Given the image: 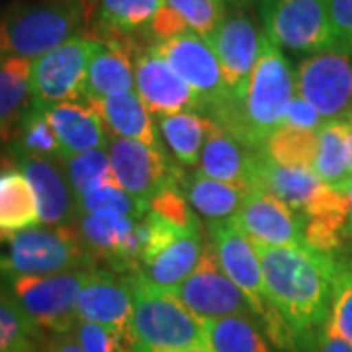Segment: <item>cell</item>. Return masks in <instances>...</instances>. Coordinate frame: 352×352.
<instances>
[{"mask_svg": "<svg viewBox=\"0 0 352 352\" xmlns=\"http://www.w3.org/2000/svg\"><path fill=\"white\" fill-rule=\"evenodd\" d=\"M252 245L261 261L268 302L289 329L298 352L317 351L331 315L340 252L317 251L307 243Z\"/></svg>", "mask_w": 352, "mask_h": 352, "instance_id": "6da1fadb", "label": "cell"}, {"mask_svg": "<svg viewBox=\"0 0 352 352\" xmlns=\"http://www.w3.org/2000/svg\"><path fill=\"white\" fill-rule=\"evenodd\" d=\"M294 96L296 73L292 63L270 39L264 38L245 98L237 106L217 110L208 118L235 135L245 147L263 149L266 139L282 127Z\"/></svg>", "mask_w": 352, "mask_h": 352, "instance_id": "7a4b0ae2", "label": "cell"}, {"mask_svg": "<svg viewBox=\"0 0 352 352\" xmlns=\"http://www.w3.org/2000/svg\"><path fill=\"white\" fill-rule=\"evenodd\" d=\"M94 0H14L0 16V57L36 61L92 24Z\"/></svg>", "mask_w": 352, "mask_h": 352, "instance_id": "3957f363", "label": "cell"}, {"mask_svg": "<svg viewBox=\"0 0 352 352\" xmlns=\"http://www.w3.org/2000/svg\"><path fill=\"white\" fill-rule=\"evenodd\" d=\"M133 280L131 337L135 352H180L210 349L200 317L168 289L157 288L143 278Z\"/></svg>", "mask_w": 352, "mask_h": 352, "instance_id": "277c9868", "label": "cell"}, {"mask_svg": "<svg viewBox=\"0 0 352 352\" xmlns=\"http://www.w3.org/2000/svg\"><path fill=\"white\" fill-rule=\"evenodd\" d=\"M98 268L75 226H36L0 233V278L41 276Z\"/></svg>", "mask_w": 352, "mask_h": 352, "instance_id": "5b68a950", "label": "cell"}, {"mask_svg": "<svg viewBox=\"0 0 352 352\" xmlns=\"http://www.w3.org/2000/svg\"><path fill=\"white\" fill-rule=\"evenodd\" d=\"M208 233L210 245L221 268L231 278V282L247 296L256 323L268 335V339L272 340V344L282 351L298 352L289 329L268 302L263 268L254 245L231 221H212L208 223Z\"/></svg>", "mask_w": 352, "mask_h": 352, "instance_id": "8992f818", "label": "cell"}, {"mask_svg": "<svg viewBox=\"0 0 352 352\" xmlns=\"http://www.w3.org/2000/svg\"><path fill=\"white\" fill-rule=\"evenodd\" d=\"M92 268L4 280V288L43 333L69 335L78 323L76 300Z\"/></svg>", "mask_w": 352, "mask_h": 352, "instance_id": "52a82bcc", "label": "cell"}, {"mask_svg": "<svg viewBox=\"0 0 352 352\" xmlns=\"http://www.w3.org/2000/svg\"><path fill=\"white\" fill-rule=\"evenodd\" d=\"M263 34L276 47L298 53L340 50L327 0H258Z\"/></svg>", "mask_w": 352, "mask_h": 352, "instance_id": "ba28073f", "label": "cell"}, {"mask_svg": "<svg viewBox=\"0 0 352 352\" xmlns=\"http://www.w3.org/2000/svg\"><path fill=\"white\" fill-rule=\"evenodd\" d=\"M100 43L90 36H76L32 61V104L50 108L80 98L88 65Z\"/></svg>", "mask_w": 352, "mask_h": 352, "instance_id": "9c48e42d", "label": "cell"}, {"mask_svg": "<svg viewBox=\"0 0 352 352\" xmlns=\"http://www.w3.org/2000/svg\"><path fill=\"white\" fill-rule=\"evenodd\" d=\"M296 94L309 102L323 122L342 120L352 104L351 53L327 50L305 57L296 71Z\"/></svg>", "mask_w": 352, "mask_h": 352, "instance_id": "30bf717a", "label": "cell"}, {"mask_svg": "<svg viewBox=\"0 0 352 352\" xmlns=\"http://www.w3.org/2000/svg\"><path fill=\"white\" fill-rule=\"evenodd\" d=\"M263 39L264 36L258 32L256 24L243 12L227 14L223 22L208 38V43L212 45L221 67L227 92V102L223 106L215 108L214 112L223 108H233L245 98L252 69L261 55Z\"/></svg>", "mask_w": 352, "mask_h": 352, "instance_id": "8fae6325", "label": "cell"}, {"mask_svg": "<svg viewBox=\"0 0 352 352\" xmlns=\"http://www.w3.org/2000/svg\"><path fill=\"white\" fill-rule=\"evenodd\" d=\"M168 292L200 319H217L229 315H245L254 319L251 302L227 276L212 245L206 247L194 272Z\"/></svg>", "mask_w": 352, "mask_h": 352, "instance_id": "7c38bea8", "label": "cell"}, {"mask_svg": "<svg viewBox=\"0 0 352 352\" xmlns=\"http://www.w3.org/2000/svg\"><path fill=\"white\" fill-rule=\"evenodd\" d=\"M149 50L161 55L176 75L200 96L204 112H214L215 108L226 104L227 92L221 67L208 39L194 32H186L173 39L153 43Z\"/></svg>", "mask_w": 352, "mask_h": 352, "instance_id": "4fadbf2b", "label": "cell"}, {"mask_svg": "<svg viewBox=\"0 0 352 352\" xmlns=\"http://www.w3.org/2000/svg\"><path fill=\"white\" fill-rule=\"evenodd\" d=\"M108 157L116 182L147 204L161 190L178 182L180 166L168 157V153L135 139L112 138L108 141Z\"/></svg>", "mask_w": 352, "mask_h": 352, "instance_id": "5bb4252c", "label": "cell"}, {"mask_svg": "<svg viewBox=\"0 0 352 352\" xmlns=\"http://www.w3.org/2000/svg\"><path fill=\"white\" fill-rule=\"evenodd\" d=\"M256 245L294 247L305 243V223L289 206L261 190H247L239 212L229 219Z\"/></svg>", "mask_w": 352, "mask_h": 352, "instance_id": "9a60e30c", "label": "cell"}, {"mask_svg": "<svg viewBox=\"0 0 352 352\" xmlns=\"http://www.w3.org/2000/svg\"><path fill=\"white\" fill-rule=\"evenodd\" d=\"M36 196L39 226H75L76 198L63 159L10 153Z\"/></svg>", "mask_w": 352, "mask_h": 352, "instance_id": "2e32d148", "label": "cell"}, {"mask_svg": "<svg viewBox=\"0 0 352 352\" xmlns=\"http://www.w3.org/2000/svg\"><path fill=\"white\" fill-rule=\"evenodd\" d=\"M133 280L106 268H92L76 300V319L131 337ZM133 339V337H131Z\"/></svg>", "mask_w": 352, "mask_h": 352, "instance_id": "e0dca14e", "label": "cell"}, {"mask_svg": "<svg viewBox=\"0 0 352 352\" xmlns=\"http://www.w3.org/2000/svg\"><path fill=\"white\" fill-rule=\"evenodd\" d=\"M135 67V92L149 108V112L168 116L176 112H204L200 96L176 75L173 67L149 47L133 57Z\"/></svg>", "mask_w": 352, "mask_h": 352, "instance_id": "ac0fdd59", "label": "cell"}, {"mask_svg": "<svg viewBox=\"0 0 352 352\" xmlns=\"http://www.w3.org/2000/svg\"><path fill=\"white\" fill-rule=\"evenodd\" d=\"M164 4L166 0H94L96 39L118 43L138 55L135 36H149L153 20Z\"/></svg>", "mask_w": 352, "mask_h": 352, "instance_id": "d6986e66", "label": "cell"}, {"mask_svg": "<svg viewBox=\"0 0 352 352\" xmlns=\"http://www.w3.org/2000/svg\"><path fill=\"white\" fill-rule=\"evenodd\" d=\"M61 145L63 157L108 147V133L94 102L87 98L61 102L43 108Z\"/></svg>", "mask_w": 352, "mask_h": 352, "instance_id": "ffe728a7", "label": "cell"}, {"mask_svg": "<svg viewBox=\"0 0 352 352\" xmlns=\"http://www.w3.org/2000/svg\"><path fill=\"white\" fill-rule=\"evenodd\" d=\"M206 247L201 227L180 229L173 239L166 241L143 263L138 276L157 288H176L194 272Z\"/></svg>", "mask_w": 352, "mask_h": 352, "instance_id": "44dd1931", "label": "cell"}, {"mask_svg": "<svg viewBox=\"0 0 352 352\" xmlns=\"http://www.w3.org/2000/svg\"><path fill=\"white\" fill-rule=\"evenodd\" d=\"M254 151L256 149L245 147L235 135L214 122L201 147L198 170L214 180L247 190V176Z\"/></svg>", "mask_w": 352, "mask_h": 352, "instance_id": "7402d4cb", "label": "cell"}, {"mask_svg": "<svg viewBox=\"0 0 352 352\" xmlns=\"http://www.w3.org/2000/svg\"><path fill=\"white\" fill-rule=\"evenodd\" d=\"M94 104L100 112L106 129L112 133V138L135 139L149 147L164 151L159 127L153 122L149 108L143 104L135 90L112 94Z\"/></svg>", "mask_w": 352, "mask_h": 352, "instance_id": "603a6c76", "label": "cell"}, {"mask_svg": "<svg viewBox=\"0 0 352 352\" xmlns=\"http://www.w3.org/2000/svg\"><path fill=\"white\" fill-rule=\"evenodd\" d=\"M178 186L184 198L188 200L190 208L200 214L208 223L212 221H229L239 212L243 198L247 190L233 186L227 182H219L210 176L201 175L200 170L182 168L178 170Z\"/></svg>", "mask_w": 352, "mask_h": 352, "instance_id": "cb8c5ba5", "label": "cell"}, {"mask_svg": "<svg viewBox=\"0 0 352 352\" xmlns=\"http://www.w3.org/2000/svg\"><path fill=\"white\" fill-rule=\"evenodd\" d=\"M135 90V67L131 59V51L102 41L88 65L82 98L100 102L112 94Z\"/></svg>", "mask_w": 352, "mask_h": 352, "instance_id": "d4e9b609", "label": "cell"}, {"mask_svg": "<svg viewBox=\"0 0 352 352\" xmlns=\"http://www.w3.org/2000/svg\"><path fill=\"white\" fill-rule=\"evenodd\" d=\"M32 61L0 57V143L10 145L32 106Z\"/></svg>", "mask_w": 352, "mask_h": 352, "instance_id": "484cf974", "label": "cell"}, {"mask_svg": "<svg viewBox=\"0 0 352 352\" xmlns=\"http://www.w3.org/2000/svg\"><path fill=\"white\" fill-rule=\"evenodd\" d=\"M212 124V118L200 112H176L157 118L163 145L170 151L173 161L182 168L198 166L201 147Z\"/></svg>", "mask_w": 352, "mask_h": 352, "instance_id": "4316f807", "label": "cell"}, {"mask_svg": "<svg viewBox=\"0 0 352 352\" xmlns=\"http://www.w3.org/2000/svg\"><path fill=\"white\" fill-rule=\"evenodd\" d=\"M12 163V155L0 163V233L39 226L36 196L24 173Z\"/></svg>", "mask_w": 352, "mask_h": 352, "instance_id": "83f0119b", "label": "cell"}, {"mask_svg": "<svg viewBox=\"0 0 352 352\" xmlns=\"http://www.w3.org/2000/svg\"><path fill=\"white\" fill-rule=\"evenodd\" d=\"M314 173L327 186L346 192L349 170V124L344 120H329L317 129Z\"/></svg>", "mask_w": 352, "mask_h": 352, "instance_id": "f1b7e54d", "label": "cell"}, {"mask_svg": "<svg viewBox=\"0 0 352 352\" xmlns=\"http://www.w3.org/2000/svg\"><path fill=\"white\" fill-rule=\"evenodd\" d=\"M208 346L212 352H272L256 319L229 315L201 319Z\"/></svg>", "mask_w": 352, "mask_h": 352, "instance_id": "f546056e", "label": "cell"}, {"mask_svg": "<svg viewBox=\"0 0 352 352\" xmlns=\"http://www.w3.org/2000/svg\"><path fill=\"white\" fill-rule=\"evenodd\" d=\"M45 333L8 294H0V352H41Z\"/></svg>", "mask_w": 352, "mask_h": 352, "instance_id": "4dcf8cb0", "label": "cell"}, {"mask_svg": "<svg viewBox=\"0 0 352 352\" xmlns=\"http://www.w3.org/2000/svg\"><path fill=\"white\" fill-rule=\"evenodd\" d=\"M10 153L63 159L61 145L57 141V135H55L43 108H38L34 104L28 108V112L24 113V118L18 126L16 138L10 143Z\"/></svg>", "mask_w": 352, "mask_h": 352, "instance_id": "1f68e13d", "label": "cell"}, {"mask_svg": "<svg viewBox=\"0 0 352 352\" xmlns=\"http://www.w3.org/2000/svg\"><path fill=\"white\" fill-rule=\"evenodd\" d=\"M315 149H317V131L278 127L276 131L266 139L261 151L278 164L314 170Z\"/></svg>", "mask_w": 352, "mask_h": 352, "instance_id": "d6a6232c", "label": "cell"}, {"mask_svg": "<svg viewBox=\"0 0 352 352\" xmlns=\"http://www.w3.org/2000/svg\"><path fill=\"white\" fill-rule=\"evenodd\" d=\"M94 212H118L133 219H143L149 214V204L131 196L116 182V178H112L100 186L76 196V217Z\"/></svg>", "mask_w": 352, "mask_h": 352, "instance_id": "836d02e7", "label": "cell"}, {"mask_svg": "<svg viewBox=\"0 0 352 352\" xmlns=\"http://www.w3.org/2000/svg\"><path fill=\"white\" fill-rule=\"evenodd\" d=\"M63 164L75 192V198L78 194H85L113 178L108 147L73 155V157H63Z\"/></svg>", "mask_w": 352, "mask_h": 352, "instance_id": "e575fe53", "label": "cell"}, {"mask_svg": "<svg viewBox=\"0 0 352 352\" xmlns=\"http://www.w3.org/2000/svg\"><path fill=\"white\" fill-rule=\"evenodd\" d=\"M325 329L352 344V258L344 254H339L331 315Z\"/></svg>", "mask_w": 352, "mask_h": 352, "instance_id": "d590c367", "label": "cell"}, {"mask_svg": "<svg viewBox=\"0 0 352 352\" xmlns=\"http://www.w3.org/2000/svg\"><path fill=\"white\" fill-rule=\"evenodd\" d=\"M182 16L190 32L208 39L226 18V4L219 0H166Z\"/></svg>", "mask_w": 352, "mask_h": 352, "instance_id": "8d00e7d4", "label": "cell"}, {"mask_svg": "<svg viewBox=\"0 0 352 352\" xmlns=\"http://www.w3.org/2000/svg\"><path fill=\"white\" fill-rule=\"evenodd\" d=\"M71 335L85 352H135L131 337L96 323L78 321Z\"/></svg>", "mask_w": 352, "mask_h": 352, "instance_id": "74e56055", "label": "cell"}, {"mask_svg": "<svg viewBox=\"0 0 352 352\" xmlns=\"http://www.w3.org/2000/svg\"><path fill=\"white\" fill-rule=\"evenodd\" d=\"M149 212L163 217L166 221H170L173 226L182 227V229L200 227L196 215L190 208L188 200L184 198L182 190L178 186V182L163 188L149 201Z\"/></svg>", "mask_w": 352, "mask_h": 352, "instance_id": "f35d334b", "label": "cell"}, {"mask_svg": "<svg viewBox=\"0 0 352 352\" xmlns=\"http://www.w3.org/2000/svg\"><path fill=\"white\" fill-rule=\"evenodd\" d=\"M186 32H190V30L186 22L182 20V16L166 2L163 8L159 10V14L155 16L147 38H149V45H153V43L173 39L176 36H180V34H186Z\"/></svg>", "mask_w": 352, "mask_h": 352, "instance_id": "ab89813d", "label": "cell"}, {"mask_svg": "<svg viewBox=\"0 0 352 352\" xmlns=\"http://www.w3.org/2000/svg\"><path fill=\"white\" fill-rule=\"evenodd\" d=\"M323 126V118L317 113L314 106L309 102H305L302 96H294V100L289 102L282 127H292V129H302V131H317Z\"/></svg>", "mask_w": 352, "mask_h": 352, "instance_id": "60d3db41", "label": "cell"}, {"mask_svg": "<svg viewBox=\"0 0 352 352\" xmlns=\"http://www.w3.org/2000/svg\"><path fill=\"white\" fill-rule=\"evenodd\" d=\"M327 6L340 50L352 55V0H327Z\"/></svg>", "mask_w": 352, "mask_h": 352, "instance_id": "b9f144b4", "label": "cell"}, {"mask_svg": "<svg viewBox=\"0 0 352 352\" xmlns=\"http://www.w3.org/2000/svg\"><path fill=\"white\" fill-rule=\"evenodd\" d=\"M41 352H85V349L69 333V335H53V337H50L45 340Z\"/></svg>", "mask_w": 352, "mask_h": 352, "instance_id": "7bdbcfd3", "label": "cell"}, {"mask_svg": "<svg viewBox=\"0 0 352 352\" xmlns=\"http://www.w3.org/2000/svg\"><path fill=\"white\" fill-rule=\"evenodd\" d=\"M317 352H352V344L337 337V335L329 333L327 329H325L321 333V337H319Z\"/></svg>", "mask_w": 352, "mask_h": 352, "instance_id": "ee69618b", "label": "cell"}, {"mask_svg": "<svg viewBox=\"0 0 352 352\" xmlns=\"http://www.w3.org/2000/svg\"><path fill=\"white\" fill-rule=\"evenodd\" d=\"M346 200H349V226H346V229L352 235V176L349 184H346Z\"/></svg>", "mask_w": 352, "mask_h": 352, "instance_id": "f6af8a7d", "label": "cell"}, {"mask_svg": "<svg viewBox=\"0 0 352 352\" xmlns=\"http://www.w3.org/2000/svg\"><path fill=\"white\" fill-rule=\"evenodd\" d=\"M219 2H223L226 6H231V8H241V6L249 4L251 0H219Z\"/></svg>", "mask_w": 352, "mask_h": 352, "instance_id": "bcb514c9", "label": "cell"}, {"mask_svg": "<svg viewBox=\"0 0 352 352\" xmlns=\"http://www.w3.org/2000/svg\"><path fill=\"white\" fill-rule=\"evenodd\" d=\"M349 170L352 176V127L349 126Z\"/></svg>", "mask_w": 352, "mask_h": 352, "instance_id": "7dc6e473", "label": "cell"}, {"mask_svg": "<svg viewBox=\"0 0 352 352\" xmlns=\"http://www.w3.org/2000/svg\"><path fill=\"white\" fill-rule=\"evenodd\" d=\"M342 120H344V122H346V124L352 127V104H351V108L346 110V113H344V118H342Z\"/></svg>", "mask_w": 352, "mask_h": 352, "instance_id": "c3c4849f", "label": "cell"}, {"mask_svg": "<svg viewBox=\"0 0 352 352\" xmlns=\"http://www.w3.org/2000/svg\"><path fill=\"white\" fill-rule=\"evenodd\" d=\"M180 352H212L210 349H188V351H180Z\"/></svg>", "mask_w": 352, "mask_h": 352, "instance_id": "681fc988", "label": "cell"}]
</instances>
